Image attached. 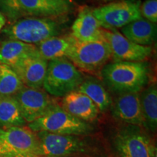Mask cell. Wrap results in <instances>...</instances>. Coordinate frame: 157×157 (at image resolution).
<instances>
[{"mask_svg": "<svg viewBox=\"0 0 157 157\" xmlns=\"http://www.w3.org/2000/svg\"><path fill=\"white\" fill-rule=\"evenodd\" d=\"M103 84L117 95L140 93L148 82V67L143 62L118 61L105 64L101 71Z\"/></svg>", "mask_w": 157, "mask_h": 157, "instance_id": "obj_1", "label": "cell"}, {"mask_svg": "<svg viewBox=\"0 0 157 157\" xmlns=\"http://www.w3.org/2000/svg\"><path fill=\"white\" fill-rule=\"evenodd\" d=\"M2 31L8 39L36 45L50 37L59 36L61 26L52 17H26L5 25Z\"/></svg>", "mask_w": 157, "mask_h": 157, "instance_id": "obj_2", "label": "cell"}, {"mask_svg": "<svg viewBox=\"0 0 157 157\" xmlns=\"http://www.w3.org/2000/svg\"><path fill=\"white\" fill-rule=\"evenodd\" d=\"M28 127L34 132L77 136L90 134L93 131L90 123L74 117L57 103L53 104L42 117L28 124Z\"/></svg>", "mask_w": 157, "mask_h": 157, "instance_id": "obj_3", "label": "cell"}, {"mask_svg": "<svg viewBox=\"0 0 157 157\" xmlns=\"http://www.w3.org/2000/svg\"><path fill=\"white\" fill-rule=\"evenodd\" d=\"M81 71L66 58L49 60L42 87L49 95L64 97L77 90L84 81Z\"/></svg>", "mask_w": 157, "mask_h": 157, "instance_id": "obj_4", "label": "cell"}, {"mask_svg": "<svg viewBox=\"0 0 157 157\" xmlns=\"http://www.w3.org/2000/svg\"><path fill=\"white\" fill-rule=\"evenodd\" d=\"M66 58L79 70L93 73L107 64L111 58V50L105 39L89 42L76 41Z\"/></svg>", "mask_w": 157, "mask_h": 157, "instance_id": "obj_5", "label": "cell"}, {"mask_svg": "<svg viewBox=\"0 0 157 157\" xmlns=\"http://www.w3.org/2000/svg\"><path fill=\"white\" fill-rule=\"evenodd\" d=\"M140 0H118L93 9L102 28L109 31L121 29L141 17Z\"/></svg>", "mask_w": 157, "mask_h": 157, "instance_id": "obj_6", "label": "cell"}, {"mask_svg": "<svg viewBox=\"0 0 157 157\" xmlns=\"http://www.w3.org/2000/svg\"><path fill=\"white\" fill-rule=\"evenodd\" d=\"M36 133L39 140L40 156L69 157L90 151V144L81 136L47 132Z\"/></svg>", "mask_w": 157, "mask_h": 157, "instance_id": "obj_7", "label": "cell"}, {"mask_svg": "<svg viewBox=\"0 0 157 157\" xmlns=\"http://www.w3.org/2000/svg\"><path fill=\"white\" fill-rule=\"evenodd\" d=\"M10 154L40 156L39 140L36 133L26 126L0 128V157Z\"/></svg>", "mask_w": 157, "mask_h": 157, "instance_id": "obj_8", "label": "cell"}, {"mask_svg": "<svg viewBox=\"0 0 157 157\" xmlns=\"http://www.w3.org/2000/svg\"><path fill=\"white\" fill-rule=\"evenodd\" d=\"M113 142L119 157H151V143L141 127H123L116 135Z\"/></svg>", "mask_w": 157, "mask_h": 157, "instance_id": "obj_9", "label": "cell"}, {"mask_svg": "<svg viewBox=\"0 0 157 157\" xmlns=\"http://www.w3.org/2000/svg\"><path fill=\"white\" fill-rule=\"evenodd\" d=\"M103 35L110 45L113 62H143L152 53L151 47L135 44L117 30L104 29Z\"/></svg>", "mask_w": 157, "mask_h": 157, "instance_id": "obj_10", "label": "cell"}, {"mask_svg": "<svg viewBox=\"0 0 157 157\" xmlns=\"http://www.w3.org/2000/svg\"><path fill=\"white\" fill-rule=\"evenodd\" d=\"M18 103L23 119L31 123L42 117L56 103L42 89L23 87L14 95Z\"/></svg>", "mask_w": 157, "mask_h": 157, "instance_id": "obj_11", "label": "cell"}, {"mask_svg": "<svg viewBox=\"0 0 157 157\" xmlns=\"http://www.w3.org/2000/svg\"><path fill=\"white\" fill-rule=\"evenodd\" d=\"M48 66V60L43 58L36 50L11 68L25 87L42 89Z\"/></svg>", "mask_w": 157, "mask_h": 157, "instance_id": "obj_12", "label": "cell"}, {"mask_svg": "<svg viewBox=\"0 0 157 157\" xmlns=\"http://www.w3.org/2000/svg\"><path fill=\"white\" fill-rule=\"evenodd\" d=\"M113 117L127 125L144 127L140 93H128L118 95L111 105Z\"/></svg>", "mask_w": 157, "mask_h": 157, "instance_id": "obj_13", "label": "cell"}, {"mask_svg": "<svg viewBox=\"0 0 157 157\" xmlns=\"http://www.w3.org/2000/svg\"><path fill=\"white\" fill-rule=\"evenodd\" d=\"M104 29L94 16L93 9L84 7L79 11L71 26V34L80 42H96L105 39Z\"/></svg>", "mask_w": 157, "mask_h": 157, "instance_id": "obj_14", "label": "cell"}, {"mask_svg": "<svg viewBox=\"0 0 157 157\" xmlns=\"http://www.w3.org/2000/svg\"><path fill=\"white\" fill-rule=\"evenodd\" d=\"M61 107L74 117L86 122L97 119L100 112L95 103L78 90L63 97Z\"/></svg>", "mask_w": 157, "mask_h": 157, "instance_id": "obj_15", "label": "cell"}, {"mask_svg": "<svg viewBox=\"0 0 157 157\" xmlns=\"http://www.w3.org/2000/svg\"><path fill=\"white\" fill-rule=\"evenodd\" d=\"M156 23L141 17L121 28V34L135 44L151 46L156 41Z\"/></svg>", "mask_w": 157, "mask_h": 157, "instance_id": "obj_16", "label": "cell"}, {"mask_svg": "<svg viewBox=\"0 0 157 157\" xmlns=\"http://www.w3.org/2000/svg\"><path fill=\"white\" fill-rule=\"evenodd\" d=\"M76 39L71 34L50 37L36 44L39 54L48 61L53 59L66 58Z\"/></svg>", "mask_w": 157, "mask_h": 157, "instance_id": "obj_17", "label": "cell"}, {"mask_svg": "<svg viewBox=\"0 0 157 157\" xmlns=\"http://www.w3.org/2000/svg\"><path fill=\"white\" fill-rule=\"evenodd\" d=\"M77 90L87 95L95 103L100 112L106 111L113 103L112 98L106 88L96 78H84Z\"/></svg>", "mask_w": 157, "mask_h": 157, "instance_id": "obj_18", "label": "cell"}, {"mask_svg": "<svg viewBox=\"0 0 157 157\" xmlns=\"http://www.w3.org/2000/svg\"><path fill=\"white\" fill-rule=\"evenodd\" d=\"M36 50V45L7 39L0 43V64L13 67L25 57Z\"/></svg>", "mask_w": 157, "mask_h": 157, "instance_id": "obj_19", "label": "cell"}, {"mask_svg": "<svg viewBox=\"0 0 157 157\" xmlns=\"http://www.w3.org/2000/svg\"><path fill=\"white\" fill-rule=\"evenodd\" d=\"M144 127L152 132L157 129V87L152 84L140 93Z\"/></svg>", "mask_w": 157, "mask_h": 157, "instance_id": "obj_20", "label": "cell"}, {"mask_svg": "<svg viewBox=\"0 0 157 157\" xmlns=\"http://www.w3.org/2000/svg\"><path fill=\"white\" fill-rule=\"evenodd\" d=\"M26 124L14 96L0 98V128L22 127Z\"/></svg>", "mask_w": 157, "mask_h": 157, "instance_id": "obj_21", "label": "cell"}, {"mask_svg": "<svg viewBox=\"0 0 157 157\" xmlns=\"http://www.w3.org/2000/svg\"><path fill=\"white\" fill-rule=\"evenodd\" d=\"M24 15L32 17L56 18L67 14L69 10L57 7L46 0H16Z\"/></svg>", "mask_w": 157, "mask_h": 157, "instance_id": "obj_22", "label": "cell"}, {"mask_svg": "<svg viewBox=\"0 0 157 157\" xmlns=\"http://www.w3.org/2000/svg\"><path fill=\"white\" fill-rule=\"evenodd\" d=\"M23 87L13 68L7 65L0 64V98L14 96Z\"/></svg>", "mask_w": 157, "mask_h": 157, "instance_id": "obj_23", "label": "cell"}, {"mask_svg": "<svg viewBox=\"0 0 157 157\" xmlns=\"http://www.w3.org/2000/svg\"><path fill=\"white\" fill-rule=\"evenodd\" d=\"M0 12L11 23L25 15L16 0H0Z\"/></svg>", "mask_w": 157, "mask_h": 157, "instance_id": "obj_24", "label": "cell"}, {"mask_svg": "<svg viewBox=\"0 0 157 157\" xmlns=\"http://www.w3.org/2000/svg\"><path fill=\"white\" fill-rule=\"evenodd\" d=\"M141 17L153 23H157V0H146L140 4Z\"/></svg>", "mask_w": 157, "mask_h": 157, "instance_id": "obj_25", "label": "cell"}, {"mask_svg": "<svg viewBox=\"0 0 157 157\" xmlns=\"http://www.w3.org/2000/svg\"><path fill=\"white\" fill-rule=\"evenodd\" d=\"M46 1L55 6L62 7L68 10H69L73 5V0H46Z\"/></svg>", "mask_w": 157, "mask_h": 157, "instance_id": "obj_26", "label": "cell"}, {"mask_svg": "<svg viewBox=\"0 0 157 157\" xmlns=\"http://www.w3.org/2000/svg\"><path fill=\"white\" fill-rule=\"evenodd\" d=\"M3 157H44L40 156H36V155L33 154H7Z\"/></svg>", "mask_w": 157, "mask_h": 157, "instance_id": "obj_27", "label": "cell"}, {"mask_svg": "<svg viewBox=\"0 0 157 157\" xmlns=\"http://www.w3.org/2000/svg\"><path fill=\"white\" fill-rule=\"evenodd\" d=\"M7 23V18H6L5 15L0 12V33L2 32V29L5 28Z\"/></svg>", "mask_w": 157, "mask_h": 157, "instance_id": "obj_28", "label": "cell"}, {"mask_svg": "<svg viewBox=\"0 0 157 157\" xmlns=\"http://www.w3.org/2000/svg\"><path fill=\"white\" fill-rule=\"evenodd\" d=\"M151 157H157L156 146L153 143H151Z\"/></svg>", "mask_w": 157, "mask_h": 157, "instance_id": "obj_29", "label": "cell"}, {"mask_svg": "<svg viewBox=\"0 0 157 157\" xmlns=\"http://www.w3.org/2000/svg\"><path fill=\"white\" fill-rule=\"evenodd\" d=\"M101 1H104V2H109V1H111V0H101Z\"/></svg>", "mask_w": 157, "mask_h": 157, "instance_id": "obj_30", "label": "cell"}, {"mask_svg": "<svg viewBox=\"0 0 157 157\" xmlns=\"http://www.w3.org/2000/svg\"><path fill=\"white\" fill-rule=\"evenodd\" d=\"M44 157H54V156H44Z\"/></svg>", "mask_w": 157, "mask_h": 157, "instance_id": "obj_31", "label": "cell"}]
</instances>
